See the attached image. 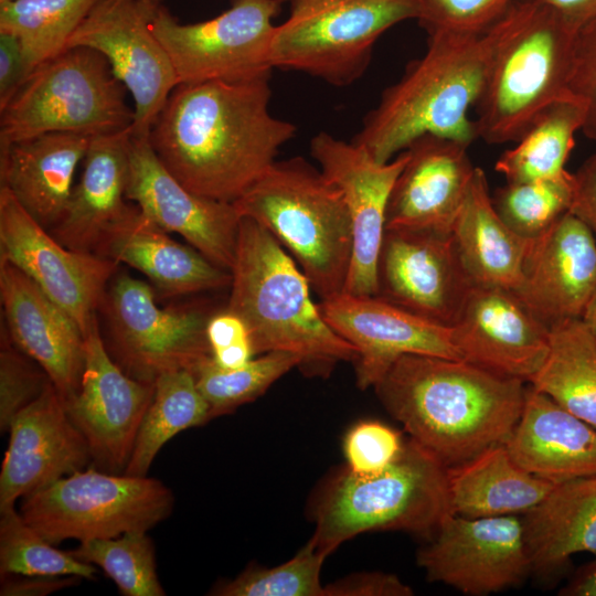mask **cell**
Segmentation results:
<instances>
[{
    "label": "cell",
    "mask_w": 596,
    "mask_h": 596,
    "mask_svg": "<svg viewBox=\"0 0 596 596\" xmlns=\"http://www.w3.org/2000/svg\"><path fill=\"white\" fill-rule=\"evenodd\" d=\"M8 433L0 471V511L92 461L88 444L68 417L53 383L17 414Z\"/></svg>",
    "instance_id": "cell-22"
},
{
    "label": "cell",
    "mask_w": 596,
    "mask_h": 596,
    "mask_svg": "<svg viewBox=\"0 0 596 596\" xmlns=\"http://www.w3.org/2000/svg\"><path fill=\"white\" fill-rule=\"evenodd\" d=\"M461 264L475 286L514 291L522 279L530 242L497 213L486 173L478 167L451 231Z\"/></svg>",
    "instance_id": "cell-30"
},
{
    "label": "cell",
    "mask_w": 596,
    "mask_h": 596,
    "mask_svg": "<svg viewBox=\"0 0 596 596\" xmlns=\"http://www.w3.org/2000/svg\"><path fill=\"white\" fill-rule=\"evenodd\" d=\"M573 174L574 194L570 212L585 223L596 238V152Z\"/></svg>",
    "instance_id": "cell-48"
},
{
    "label": "cell",
    "mask_w": 596,
    "mask_h": 596,
    "mask_svg": "<svg viewBox=\"0 0 596 596\" xmlns=\"http://www.w3.org/2000/svg\"><path fill=\"white\" fill-rule=\"evenodd\" d=\"M596 290V238L572 212L530 242L515 295L549 327L582 315Z\"/></svg>",
    "instance_id": "cell-23"
},
{
    "label": "cell",
    "mask_w": 596,
    "mask_h": 596,
    "mask_svg": "<svg viewBox=\"0 0 596 596\" xmlns=\"http://www.w3.org/2000/svg\"><path fill=\"white\" fill-rule=\"evenodd\" d=\"M413 589L396 575L387 573L352 574L326 585V596H411Z\"/></svg>",
    "instance_id": "cell-46"
},
{
    "label": "cell",
    "mask_w": 596,
    "mask_h": 596,
    "mask_svg": "<svg viewBox=\"0 0 596 596\" xmlns=\"http://www.w3.org/2000/svg\"><path fill=\"white\" fill-rule=\"evenodd\" d=\"M126 92L98 51L66 47L35 67L0 107V147L49 132L131 130L135 111Z\"/></svg>",
    "instance_id": "cell-8"
},
{
    "label": "cell",
    "mask_w": 596,
    "mask_h": 596,
    "mask_svg": "<svg viewBox=\"0 0 596 596\" xmlns=\"http://www.w3.org/2000/svg\"><path fill=\"white\" fill-rule=\"evenodd\" d=\"M475 106L478 139L515 142L556 99L570 94L577 28L552 9L514 0Z\"/></svg>",
    "instance_id": "cell-6"
},
{
    "label": "cell",
    "mask_w": 596,
    "mask_h": 596,
    "mask_svg": "<svg viewBox=\"0 0 596 596\" xmlns=\"http://www.w3.org/2000/svg\"><path fill=\"white\" fill-rule=\"evenodd\" d=\"M504 446L517 465L554 486L596 475V429L531 385Z\"/></svg>",
    "instance_id": "cell-27"
},
{
    "label": "cell",
    "mask_w": 596,
    "mask_h": 596,
    "mask_svg": "<svg viewBox=\"0 0 596 596\" xmlns=\"http://www.w3.org/2000/svg\"><path fill=\"white\" fill-rule=\"evenodd\" d=\"M226 309L246 324L255 354L288 352L307 376L327 377L355 348L324 319L295 259L260 224L242 216Z\"/></svg>",
    "instance_id": "cell-4"
},
{
    "label": "cell",
    "mask_w": 596,
    "mask_h": 596,
    "mask_svg": "<svg viewBox=\"0 0 596 596\" xmlns=\"http://www.w3.org/2000/svg\"><path fill=\"white\" fill-rule=\"evenodd\" d=\"M468 148L427 135L405 149L408 158L391 190L385 228L450 234L476 169Z\"/></svg>",
    "instance_id": "cell-24"
},
{
    "label": "cell",
    "mask_w": 596,
    "mask_h": 596,
    "mask_svg": "<svg viewBox=\"0 0 596 596\" xmlns=\"http://www.w3.org/2000/svg\"><path fill=\"white\" fill-rule=\"evenodd\" d=\"M0 260L31 278L57 306L88 330L118 264L70 249L0 187Z\"/></svg>",
    "instance_id": "cell-14"
},
{
    "label": "cell",
    "mask_w": 596,
    "mask_h": 596,
    "mask_svg": "<svg viewBox=\"0 0 596 596\" xmlns=\"http://www.w3.org/2000/svg\"><path fill=\"white\" fill-rule=\"evenodd\" d=\"M289 253L320 299L344 291L353 253L341 191L301 157L275 161L233 202Z\"/></svg>",
    "instance_id": "cell-5"
},
{
    "label": "cell",
    "mask_w": 596,
    "mask_h": 596,
    "mask_svg": "<svg viewBox=\"0 0 596 596\" xmlns=\"http://www.w3.org/2000/svg\"><path fill=\"white\" fill-rule=\"evenodd\" d=\"M447 483L453 513L465 518L524 514L554 487L517 465L504 444L447 468Z\"/></svg>",
    "instance_id": "cell-32"
},
{
    "label": "cell",
    "mask_w": 596,
    "mask_h": 596,
    "mask_svg": "<svg viewBox=\"0 0 596 596\" xmlns=\"http://www.w3.org/2000/svg\"><path fill=\"white\" fill-rule=\"evenodd\" d=\"M3 1H9V0H0V2H3Z\"/></svg>",
    "instance_id": "cell-55"
},
{
    "label": "cell",
    "mask_w": 596,
    "mask_h": 596,
    "mask_svg": "<svg viewBox=\"0 0 596 596\" xmlns=\"http://www.w3.org/2000/svg\"><path fill=\"white\" fill-rule=\"evenodd\" d=\"M574 174L529 182H507L491 195L502 221L519 236L533 241L571 211Z\"/></svg>",
    "instance_id": "cell-39"
},
{
    "label": "cell",
    "mask_w": 596,
    "mask_h": 596,
    "mask_svg": "<svg viewBox=\"0 0 596 596\" xmlns=\"http://www.w3.org/2000/svg\"><path fill=\"white\" fill-rule=\"evenodd\" d=\"M409 437L446 468L504 444L525 398V382L465 360L405 354L373 386Z\"/></svg>",
    "instance_id": "cell-2"
},
{
    "label": "cell",
    "mask_w": 596,
    "mask_h": 596,
    "mask_svg": "<svg viewBox=\"0 0 596 596\" xmlns=\"http://www.w3.org/2000/svg\"><path fill=\"white\" fill-rule=\"evenodd\" d=\"M68 552L102 568L124 596L166 595L157 573L156 549L145 531L82 541Z\"/></svg>",
    "instance_id": "cell-38"
},
{
    "label": "cell",
    "mask_w": 596,
    "mask_h": 596,
    "mask_svg": "<svg viewBox=\"0 0 596 596\" xmlns=\"http://www.w3.org/2000/svg\"><path fill=\"white\" fill-rule=\"evenodd\" d=\"M584 125V107L572 93L549 105L514 146L501 153L494 169L507 182L555 179L565 166Z\"/></svg>",
    "instance_id": "cell-34"
},
{
    "label": "cell",
    "mask_w": 596,
    "mask_h": 596,
    "mask_svg": "<svg viewBox=\"0 0 596 596\" xmlns=\"http://www.w3.org/2000/svg\"><path fill=\"white\" fill-rule=\"evenodd\" d=\"M568 88L584 107L582 131L596 141V18L576 32Z\"/></svg>",
    "instance_id": "cell-45"
},
{
    "label": "cell",
    "mask_w": 596,
    "mask_h": 596,
    "mask_svg": "<svg viewBox=\"0 0 596 596\" xmlns=\"http://www.w3.org/2000/svg\"><path fill=\"white\" fill-rule=\"evenodd\" d=\"M83 578L76 575L45 576V575H0L1 596H45L72 587Z\"/></svg>",
    "instance_id": "cell-47"
},
{
    "label": "cell",
    "mask_w": 596,
    "mask_h": 596,
    "mask_svg": "<svg viewBox=\"0 0 596 596\" xmlns=\"http://www.w3.org/2000/svg\"><path fill=\"white\" fill-rule=\"evenodd\" d=\"M504 30L503 15L480 33H428L425 54L382 93L352 141L379 162L392 160L427 135L470 146L478 134L469 113Z\"/></svg>",
    "instance_id": "cell-3"
},
{
    "label": "cell",
    "mask_w": 596,
    "mask_h": 596,
    "mask_svg": "<svg viewBox=\"0 0 596 596\" xmlns=\"http://www.w3.org/2000/svg\"><path fill=\"white\" fill-rule=\"evenodd\" d=\"M419 0H311L291 7L276 25L273 67L294 70L334 86L355 82L377 39L393 25L418 19Z\"/></svg>",
    "instance_id": "cell-9"
},
{
    "label": "cell",
    "mask_w": 596,
    "mask_h": 596,
    "mask_svg": "<svg viewBox=\"0 0 596 596\" xmlns=\"http://www.w3.org/2000/svg\"><path fill=\"white\" fill-rule=\"evenodd\" d=\"M310 153L321 172L341 191L353 232V253L344 292L374 296L376 263L393 184L408 153L376 161L363 147L320 131L311 138Z\"/></svg>",
    "instance_id": "cell-19"
},
{
    "label": "cell",
    "mask_w": 596,
    "mask_h": 596,
    "mask_svg": "<svg viewBox=\"0 0 596 596\" xmlns=\"http://www.w3.org/2000/svg\"><path fill=\"white\" fill-rule=\"evenodd\" d=\"M521 520L534 571L561 568L578 552L596 556V475L555 485Z\"/></svg>",
    "instance_id": "cell-31"
},
{
    "label": "cell",
    "mask_w": 596,
    "mask_h": 596,
    "mask_svg": "<svg viewBox=\"0 0 596 596\" xmlns=\"http://www.w3.org/2000/svg\"><path fill=\"white\" fill-rule=\"evenodd\" d=\"M283 1H288L290 3V7H292V6L300 4V3L311 1V0H283Z\"/></svg>",
    "instance_id": "cell-54"
},
{
    "label": "cell",
    "mask_w": 596,
    "mask_h": 596,
    "mask_svg": "<svg viewBox=\"0 0 596 596\" xmlns=\"http://www.w3.org/2000/svg\"><path fill=\"white\" fill-rule=\"evenodd\" d=\"M25 77L24 55L19 40L10 33L0 32V107Z\"/></svg>",
    "instance_id": "cell-49"
},
{
    "label": "cell",
    "mask_w": 596,
    "mask_h": 596,
    "mask_svg": "<svg viewBox=\"0 0 596 596\" xmlns=\"http://www.w3.org/2000/svg\"><path fill=\"white\" fill-rule=\"evenodd\" d=\"M321 312L330 327L356 351V385L373 387L392 364L405 354L462 360L445 327L376 296L340 292L321 299Z\"/></svg>",
    "instance_id": "cell-20"
},
{
    "label": "cell",
    "mask_w": 596,
    "mask_h": 596,
    "mask_svg": "<svg viewBox=\"0 0 596 596\" xmlns=\"http://www.w3.org/2000/svg\"><path fill=\"white\" fill-rule=\"evenodd\" d=\"M269 78L173 88L148 138L188 190L233 203L276 161L297 128L270 114Z\"/></svg>",
    "instance_id": "cell-1"
},
{
    "label": "cell",
    "mask_w": 596,
    "mask_h": 596,
    "mask_svg": "<svg viewBox=\"0 0 596 596\" xmlns=\"http://www.w3.org/2000/svg\"><path fill=\"white\" fill-rule=\"evenodd\" d=\"M547 7L577 29L596 18V0H526Z\"/></svg>",
    "instance_id": "cell-51"
},
{
    "label": "cell",
    "mask_w": 596,
    "mask_h": 596,
    "mask_svg": "<svg viewBox=\"0 0 596 596\" xmlns=\"http://www.w3.org/2000/svg\"><path fill=\"white\" fill-rule=\"evenodd\" d=\"M52 383L47 373L10 340L1 327L0 430L8 433L19 412L35 401Z\"/></svg>",
    "instance_id": "cell-42"
},
{
    "label": "cell",
    "mask_w": 596,
    "mask_h": 596,
    "mask_svg": "<svg viewBox=\"0 0 596 596\" xmlns=\"http://www.w3.org/2000/svg\"><path fill=\"white\" fill-rule=\"evenodd\" d=\"M89 136L49 132L0 147V183L43 227L51 231L65 215L77 164Z\"/></svg>",
    "instance_id": "cell-29"
},
{
    "label": "cell",
    "mask_w": 596,
    "mask_h": 596,
    "mask_svg": "<svg viewBox=\"0 0 596 596\" xmlns=\"http://www.w3.org/2000/svg\"><path fill=\"white\" fill-rule=\"evenodd\" d=\"M427 579L465 595H488L520 585L532 571L522 520L517 515L447 514L417 553Z\"/></svg>",
    "instance_id": "cell-15"
},
{
    "label": "cell",
    "mask_w": 596,
    "mask_h": 596,
    "mask_svg": "<svg viewBox=\"0 0 596 596\" xmlns=\"http://www.w3.org/2000/svg\"><path fill=\"white\" fill-rule=\"evenodd\" d=\"M131 130L91 138L84 168L61 222L50 233L65 247L95 253L131 210L126 202Z\"/></svg>",
    "instance_id": "cell-28"
},
{
    "label": "cell",
    "mask_w": 596,
    "mask_h": 596,
    "mask_svg": "<svg viewBox=\"0 0 596 596\" xmlns=\"http://www.w3.org/2000/svg\"><path fill=\"white\" fill-rule=\"evenodd\" d=\"M596 429V341L581 318L550 327V351L529 381Z\"/></svg>",
    "instance_id": "cell-33"
},
{
    "label": "cell",
    "mask_w": 596,
    "mask_h": 596,
    "mask_svg": "<svg viewBox=\"0 0 596 596\" xmlns=\"http://www.w3.org/2000/svg\"><path fill=\"white\" fill-rule=\"evenodd\" d=\"M174 496L162 481L97 468L75 471L22 499L25 522L52 544L148 532L169 518Z\"/></svg>",
    "instance_id": "cell-10"
},
{
    "label": "cell",
    "mask_w": 596,
    "mask_h": 596,
    "mask_svg": "<svg viewBox=\"0 0 596 596\" xmlns=\"http://www.w3.org/2000/svg\"><path fill=\"white\" fill-rule=\"evenodd\" d=\"M126 198L159 227L181 235L230 272L242 216L233 203L199 195L182 185L159 160L148 137L130 135Z\"/></svg>",
    "instance_id": "cell-18"
},
{
    "label": "cell",
    "mask_w": 596,
    "mask_h": 596,
    "mask_svg": "<svg viewBox=\"0 0 596 596\" xmlns=\"http://www.w3.org/2000/svg\"><path fill=\"white\" fill-rule=\"evenodd\" d=\"M206 338L212 353L243 342H252L244 321L227 309L212 313L206 324Z\"/></svg>",
    "instance_id": "cell-50"
},
{
    "label": "cell",
    "mask_w": 596,
    "mask_h": 596,
    "mask_svg": "<svg viewBox=\"0 0 596 596\" xmlns=\"http://www.w3.org/2000/svg\"><path fill=\"white\" fill-rule=\"evenodd\" d=\"M283 0H233L220 15L180 23L162 4L152 31L166 49L179 84L245 82L270 76V46Z\"/></svg>",
    "instance_id": "cell-12"
},
{
    "label": "cell",
    "mask_w": 596,
    "mask_h": 596,
    "mask_svg": "<svg viewBox=\"0 0 596 596\" xmlns=\"http://www.w3.org/2000/svg\"><path fill=\"white\" fill-rule=\"evenodd\" d=\"M300 360L288 352L272 351L236 369H223L211 358L194 372L196 385L209 404L210 421L255 401Z\"/></svg>",
    "instance_id": "cell-37"
},
{
    "label": "cell",
    "mask_w": 596,
    "mask_h": 596,
    "mask_svg": "<svg viewBox=\"0 0 596 596\" xmlns=\"http://www.w3.org/2000/svg\"><path fill=\"white\" fill-rule=\"evenodd\" d=\"M404 444L398 432L381 422H359L343 438L347 468L359 476L380 473L397 459Z\"/></svg>",
    "instance_id": "cell-44"
},
{
    "label": "cell",
    "mask_w": 596,
    "mask_h": 596,
    "mask_svg": "<svg viewBox=\"0 0 596 596\" xmlns=\"http://www.w3.org/2000/svg\"><path fill=\"white\" fill-rule=\"evenodd\" d=\"M96 573L95 565L54 547L14 507L0 511V575H76L94 581Z\"/></svg>",
    "instance_id": "cell-40"
},
{
    "label": "cell",
    "mask_w": 596,
    "mask_h": 596,
    "mask_svg": "<svg viewBox=\"0 0 596 596\" xmlns=\"http://www.w3.org/2000/svg\"><path fill=\"white\" fill-rule=\"evenodd\" d=\"M85 364L78 392L64 402L88 444L95 468L124 473L155 392V383L129 376L110 356L97 317L84 334Z\"/></svg>",
    "instance_id": "cell-17"
},
{
    "label": "cell",
    "mask_w": 596,
    "mask_h": 596,
    "mask_svg": "<svg viewBox=\"0 0 596 596\" xmlns=\"http://www.w3.org/2000/svg\"><path fill=\"white\" fill-rule=\"evenodd\" d=\"M560 595L596 596V561L581 567Z\"/></svg>",
    "instance_id": "cell-52"
},
{
    "label": "cell",
    "mask_w": 596,
    "mask_h": 596,
    "mask_svg": "<svg viewBox=\"0 0 596 596\" xmlns=\"http://www.w3.org/2000/svg\"><path fill=\"white\" fill-rule=\"evenodd\" d=\"M160 0H99L72 34L67 47L103 54L134 99L131 135L148 137L179 84L172 62L152 31Z\"/></svg>",
    "instance_id": "cell-13"
},
{
    "label": "cell",
    "mask_w": 596,
    "mask_h": 596,
    "mask_svg": "<svg viewBox=\"0 0 596 596\" xmlns=\"http://www.w3.org/2000/svg\"><path fill=\"white\" fill-rule=\"evenodd\" d=\"M209 404L188 370L161 374L141 421L125 475L147 476L162 446L177 434L210 421Z\"/></svg>",
    "instance_id": "cell-35"
},
{
    "label": "cell",
    "mask_w": 596,
    "mask_h": 596,
    "mask_svg": "<svg viewBox=\"0 0 596 596\" xmlns=\"http://www.w3.org/2000/svg\"><path fill=\"white\" fill-rule=\"evenodd\" d=\"M375 295L432 322L451 327L475 286L453 235L385 228L376 263Z\"/></svg>",
    "instance_id": "cell-16"
},
{
    "label": "cell",
    "mask_w": 596,
    "mask_h": 596,
    "mask_svg": "<svg viewBox=\"0 0 596 596\" xmlns=\"http://www.w3.org/2000/svg\"><path fill=\"white\" fill-rule=\"evenodd\" d=\"M449 513L447 468L409 438L382 472L359 476L345 468L328 485L316 507L311 539L329 556L364 532L432 536Z\"/></svg>",
    "instance_id": "cell-7"
},
{
    "label": "cell",
    "mask_w": 596,
    "mask_h": 596,
    "mask_svg": "<svg viewBox=\"0 0 596 596\" xmlns=\"http://www.w3.org/2000/svg\"><path fill=\"white\" fill-rule=\"evenodd\" d=\"M450 328L462 360L524 382L550 351V327L501 287L473 286Z\"/></svg>",
    "instance_id": "cell-21"
},
{
    "label": "cell",
    "mask_w": 596,
    "mask_h": 596,
    "mask_svg": "<svg viewBox=\"0 0 596 596\" xmlns=\"http://www.w3.org/2000/svg\"><path fill=\"white\" fill-rule=\"evenodd\" d=\"M514 0H419V23L428 33H480L499 21Z\"/></svg>",
    "instance_id": "cell-43"
},
{
    "label": "cell",
    "mask_w": 596,
    "mask_h": 596,
    "mask_svg": "<svg viewBox=\"0 0 596 596\" xmlns=\"http://www.w3.org/2000/svg\"><path fill=\"white\" fill-rule=\"evenodd\" d=\"M581 319L596 341V290L589 299Z\"/></svg>",
    "instance_id": "cell-53"
},
{
    "label": "cell",
    "mask_w": 596,
    "mask_h": 596,
    "mask_svg": "<svg viewBox=\"0 0 596 596\" xmlns=\"http://www.w3.org/2000/svg\"><path fill=\"white\" fill-rule=\"evenodd\" d=\"M98 310L106 322V348L131 377L155 383L163 373L194 374L212 351L206 324L213 312L201 307L160 308L150 285L115 274Z\"/></svg>",
    "instance_id": "cell-11"
},
{
    "label": "cell",
    "mask_w": 596,
    "mask_h": 596,
    "mask_svg": "<svg viewBox=\"0 0 596 596\" xmlns=\"http://www.w3.org/2000/svg\"><path fill=\"white\" fill-rule=\"evenodd\" d=\"M95 254L141 272L164 296L230 287L231 273L185 246L132 206L104 236Z\"/></svg>",
    "instance_id": "cell-26"
},
{
    "label": "cell",
    "mask_w": 596,
    "mask_h": 596,
    "mask_svg": "<svg viewBox=\"0 0 596 596\" xmlns=\"http://www.w3.org/2000/svg\"><path fill=\"white\" fill-rule=\"evenodd\" d=\"M99 0H9L0 2V32L14 35L23 51L26 76L67 47Z\"/></svg>",
    "instance_id": "cell-36"
},
{
    "label": "cell",
    "mask_w": 596,
    "mask_h": 596,
    "mask_svg": "<svg viewBox=\"0 0 596 596\" xmlns=\"http://www.w3.org/2000/svg\"><path fill=\"white\" fill-rule=\"evenodd\" d=\"M328 557L310 539L289 561L275 567L248 566L234 579L219 584L216 596H326L320 572Z\"/></svg>",
    "instance_id": "cell-41"
},
{
    "label": "cell",
    "mask_w": 596,
    "mask_h": 596,
    "mask_svg": "<svg viewBox=\"0 0 596 596\" xmlns=\"http://www.w3.org/2000/svg\"><path fill=\"white\" fill-rule=\"evenodd\" d=\"M4 329L12 343L50 376L64 402L79 389L85 337L75 320L23 272L0 260Z\"/></svg>",
    "instance_id": "cell-25"
}]
</instances>
